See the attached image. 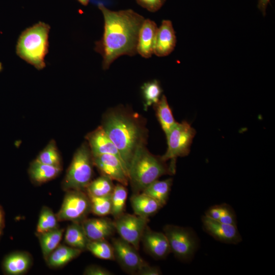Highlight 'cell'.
<instances>
[{"instance_id":"1","label":"cell","mask_w":275,"mask_h":275,"mask_svg":"<svg viewBox=\"0 0 275 275\" xmlns=\"http://www.w3.org/2000/svg\"><path fill=\"white\" fill-rule=\"evenodd\" d=\"M98 8L104 18V31L94 49L102 57V68L106 70L120 56L137 53L139 34L145 18L131 9L112 11L102 4Z\"/></svg>"},{"instance_id":"2","label":"cell","mask_w":275,"mask_h":275,"mask_svg":"<svg viewBox=\"0 0 275 275\" xmlns=\"http://www.w3.org/2000/svg\"><path fill=\"white\" fill-rule=\"evenodd\" d=\"M118 149L127 168L136 151L146 146L148 131L145 119L122 106L108 109L100 125Z\"/></svg>"},{"instance_id":"3","label":"cell","mask_w":275,"mask_h":275,"mask_svg":"<svg viewBox=\"0 0 275 275\" xmlns=\"http://www.w3.org/2000/svg\"><path fill=\"white\" fill-rule=\"evenodd\" d=\"M175 172L161 156L153 155L144 146L136 151L131 161L128 169L129 183L133 193H139L161 176Z\"/></svg>"},{"instance_id":"4","label":"cell","mask_w":275,"mask_h":275,"mask_svg":"<svg viewBox=\"0 0 275 275\" xmlns=\"http://www.w3.org/2000/svg\"><path fill=\"white\" fill-rule=\"evenodd\" d=\"M50 26L40 22L24 30L19 37L16 53L22 59L38 70L45 67Z\"/></svg>"},{"instance_id":"5","label":"cell","mask_w":275,"mask_h":275,"mask_svg":"<svg viewBox=\"0 0 275 275\" xmlns=\"http://www.w3.org/2000/svg\"><path fill=\"white\" fill-rule=\"evenodd\" d=\"M93 156L87 142L84 143L75 151L66 172L62 185L65 191L85 190L92 180Z\"/></svg>"},{"instance_id":"6","label":"cell","mask_w":275,"mask_h":275,"mask_svg":"<svg viewBox=\"0 0 275 275\" xmlns=\"http://www.w3.org/2000/svg\"><path fill=\"white\" fill-rule=\"evenodd\" d=\"M171 252L182 261L191 259L199 245L195 233L190 229L174 225H167L163 228Z\"/></svg>"},{"instance_id":"7","label":"cell","mask_w":275,"mask_h":275,"mask_svg":"<svg viewBox=\"0 0 275 275\" xmlns=\"http://www.w3.org/2000/svg\"><path fill=\"white\" fill-rule=\"evenodd\" d=\"M196 133L195 129L187 122H177L166 135L168 148L161 156L162 159L166 161L171 160V164L175 166L178 157L185 156L189 153Z\"/></svg>"},{"instance_id":"8","label":"cell","mask_w":275,"mask_h":275,"mask_svg":"<svg viewBox=\"0 0 275 275\" xmlns=\"http://www.w3.org/2000/svg\"><path fill=\"white\" fill-rule=\"evenodd\" d=\"M91 212L90 198L84 190L67 191L57 217L59 221L81 222Z\"/></svg>"},{"instance_id":"9","label":"cell","mask_w":275,"mask_h":275,"mask_svg":"<svg viewBox=\"0 0 275 275\" xmlns=\"http://www.w3.org/2000/svg\"><path fill=\"white\" fill-rule=\"evenodd\" d=\"M149 221L148 218L124 212L115 218L114 222L116 231L120 238L138 250L143 234Z\"/></svg>"},{"instance_id":"10","label":"cell","mask_w":275,"mask_h":275,"mask_svg":"<svg viewBox=\"0 0 275 275\" xmlns=\"http://www.w3.org/2000/svg\"><path fill=\"white\" fill-rule=\"evenodd\" d=\"M112 245L115 260L127 273L136 274L140 269L146 263L141 257L138 250L121 238H113Z\"/></svg>"},{"instance_id":"11","label":"cell","mask_w":275,"mask_h":275,"mask_svg":"<svg viewBox=\"0 0 275 275\" xmlns=\"http://www.w3.org/2000/svg\"><path fill=\"white\" fill-rule=\"evenodd\" d=\"M93 161L101 175L125 186L128 184V171L115 156L107 154L95 155L93 156Z\"/></svg>"},{"instance_id":"12","label":"cell","mask_w":275,"mask_h":275,"mask_svg":"<svg viewBox=\"0 0 275 275\" xmlns=\"http://www.w3.org/2000/svg\"><path fill=\"white\" fill-rule=\"evenodd\" d=\"M202 222L205 231L217 241L236 244L242 240L235 225L224 224L206 215L202 217Z\"/></svg>"},{"instance_id":"13","label":"cell","mask_w":275,"mask_h":275,"mask_svg":"<svg viewBox=\"0 0 275 275\" xmlns=\"http://www.w3.org/2000/svg\"><path fill=\"white\" fill-rule=\"evenodd\" d=\"M86 139L92 156L103 154L114 155L126 168L118 149L101 126L88 133Z\"/></svg>"},{"instance_id":"14","label":"cell","mask_w":275,"mask_h":275,"mask_svg":"<svg viewBox=\"0 0 275 275\" xmlns=\"http://www.w3.org/2000/svg\"><path fill=\"white\" fill-rule=\"evenodd\" d=\"M141 241L146 251L155 259H164L171 253L168 239L163 232L154 231L147 227Z\"/></svg>"},{"instance_id":"15","label":"cell","mask_w":275,"mask_h":275,"mask_svg":"<svg viewBox=\"0 0 275 275\" xmlns=\"http://www.w3.org/2000/svg\"><path fill=\"white\" fill-rule=\"evenodd\" d=\"M81 224L90 241L107 240L116 232L114 221L106 217L86 218Z\"/></svg>"},{"instance_id":"16","label":"cell","mask_w":275,"mask_h":275,"mask_svg":"<svg viewBox=\"0 0 275 275\" xmlns=\"http://www.w3.org/2000/svg\"><path fill=\"white\" fill-rule=\"evenodd\" d=\"M176 44V37L172 22L169 20H163L157 29L154 54L163 57L170 54Z\"/></svg>"},{"instance_id":"17","label":"cell","mask_w":275,"mask_h":275,"mask_svg":"<svg viewBox=\"0 0 275 275\" xmlns=\"http://www.w3.org/2000/svg\"><path fill=\"white\" fill-rule=\"evenodd\" d=\"M157 29L154 21L145 19L139 32L136 47L137 53L144 58H149L154 54Z\"/></svg>"},{"instance_id":"18","label":"cell","mask_w":275,"mask_h":275,"mask_svg":"<svg viewBox=\"0 0 275 275\" xmlns=\"http://www.w3.org/2000/svg\"><path fill=\"white\" fill-rule=\"evenodd\" d=\"M130 203L135 214L148 218L163 207L157 201L142 192L133 194Z\"/></svg>"},{"instance_id":"19","label":"cell","mask_w":275,"mask_h":275,"mask_svg":"<svg viewBox=\"0 0 275 275\" xmlns=\"http://www.w3.org/2000/svg\"><path fill=\"white\" fill-rule=\"evenodd\" d=\"M32 263L30 255L25 252H15L8 255L3 262L6 273L10 275L21 274L29 269Z\"/></svg>"},{"instance_id":"20","label":"cell","mask_w":275,"mask_h":275,"mask_svg":"<svg viewBox=\"0 0 275 275\" xmlns=\"http://www.w3.org/2000/svg\"><path fill=\"white\" fill-rule=\"evenodd\" d=\"M62 171V166L42 163L35 160L29 169L31 179L37 183H43L57 177Z\"/></svg>"},{"instance_id":"21","label":"cell","mask_w":275,"mask_h":275,"mask_svg":"<svg viewBox=\"0 0 275 275\" xmlns=\"http://www.w3.org/2000/svg\"><path fill=\"white\" fill-rule=\"evenodd\" d=\"M64 241L68 245L82 252L87 250L90 240L84 230L81 222H72L67 228Z\"/></svg>"},{"instance_id":"22","label":"cell","mask_w":275,"mask_h":275,"mask_svg":"<svg viewBox=\"0 0 275 275\" xmlns=\"http://www.w3.org/2000/svg\"><path fill=\"white\" fill-rule=\"evenodd\" d=\"M82 251L67 245H59L47 257L46 260L51 267L63 266L78 257Z\"/></svg>"},{"instance_id":"23","label":"cell","mask_w":275,"mask_h":275,"mask_svg":"<svg viewBox=\"0 0 275 275\" xmlns=\"http://www.w3.org/2000/svg\"><path fill=\"white\" fill-rule=\"evenodd\" d=\"M153 107L161 127L167 135L177 122L175 120L165 95H162Z\"/></svg>"},{"instance_id":"24","label":"cell","mask_w":275,"mask_h":275,"mask_svg":"<svg viewBox=\"0 0 275 275\" xmlns=\"http://www.w3.org/2000/svg\"><path fill=\"white\" fill-rule=\"evenodd\" d=\"M172 182V178L156 180L147 186L142 193L153 198L163 206L168 200Z\"/></svg>"},{"instance_id":"25","label":"cell","mask_w":275,"mask_h":275,"mask_svg":"<svg viewBox=\"0 0 275 275\" xmlns=\"http://www.w3.org/2000/svg\"><path fill=\"white\" fill-rule=\"evenodd\" d=\"M64 230L59 227L39 234V240L42 254L46 260L48 256L59 246Z\"/></svg>"},{"instance_id":"26","label":"cell","mask_w":275,"mask_h":275,"mask_svg":"<svg viewBox=\"0 0 275 275\" xmlns=\"http://www.w3.org/2000/svg\"><path fill=\"white\" fill-rule=\"evenodd\" d=\"M114 186L113 180L106 176L101 175L96 179L92 180L85 190L88 195L106 197L112 195Z\"/></svg>"},{"instance_id":"27","label":"cell","mask_w":275,"mask_h":275,"mask_svg":"<svg viewBox=\"0 0 275 275\" xmlns=\"http://www.w3.org/2000/svg\"><path fill=\"white\" fill-rule=\"evenodd\" d=\"M127 198V189L126 186L119 183L115 185L111 195L112 210L111 213L114 218L124 212Z\"/></svg>"},{"instance_id":"28","label":"cell","mask_w":275,"mask_h":275,"mask_svg":"<svg viewBox=\"0 0 275 275\" xmlns=\"http://www.w3.org/2000/svg\"><path fill=\"white\" fill-rule=\"evenodd\" d=\"M141 89L144 109L147 110L149 106L154 105L159 101L162 90L159 81L155 79L145 82Z\"/></svg>"},{"instance_id":"29","label":"cell","mask_w":275,"mask_h":275,"mask_svg":"<svg viewBox=\"0 0 275 275\" xmlns=\"http://www.w3.org/2000/svg\"><path fill=\"white\" fill-rule=\"evenodd\" d=\"M87 250L99 259L115 261L113 246L106 240H90Z\"/></svg>"},{"instance_id":"30","label":"cell","mask_w":275,"mask_h":275,"mask_svg":"<svg viewBox=\"0 0 275 275\" xmlns=\"http://www.w3.org/2000/svg\"><path fill=\"white\" fill-rule=\"evenodd\" d=\"M35 160L48 165L61 166V158L56 142L53 140L50 141Z\"/></svg>"},{"instance_id":"31","label":"cell","mask_w":275,"mask_h":275,"mask_svg":"<svg viewBox=\"0 0 275 275\" xmlns=\"http://www.w3.org/2000/svg\"><path fill=\"white\" fill-rule=\"evenodd\" d=\"M57 215L47 207L41 211L37 226V232L41 234L58 228Z\"/></svg>"},{"instance_id":"32","label":"cell","mask_w":275,"mask_h":275,"mask_svg":"<svg viewBox=\"0 0 275 275\" xmlns=\"http://www.w3.org/2000/svg\"><path fill=\"white\" fill-rule=\"evenodd\" d=\"M88 196L91 202V212L100 217H104L111 214V195L106 197H95L91 195Z\"/></svg>"},{"instance_id":"33","label":"cell","mask_w":275,"mask_h":275,"mask_svg":"<svg viewBox=\"0 0 275 275\" xmlns=\"http://www.w3.org/2000/svg\"><path fill=\"white\" fill-rule=\"evenodd\" d=\"M224 224L236 225V216L233 208L227 204H224L222 215L218 219Z\"/></svg>"},{"instance_id":"34","label":"cell","mask_w":275,"mask_h":275,"mask_svg":"<svg viewBox=\"0 0 275 275\" xmlns=\"http://www.w3.org/2000/svg\"><path fill=\"white\" fill-rule=\"evenodd\" d=\"M137 3L148 11L154 12L159 10L166 0H135Z\"/></svg>"},{"instance_id":"35","label":"cell","mask_w":275,"mask_h":275,"mask_svg":"<svg viewBox=\"0 0 275 275\" xmlns=\"http://www.w3.org/2000/svg\"><path fill=\"white\" fill-rule=\"evenodd\" d=\"M85 275H112L113 273L107 269L97 265L88 266L84 272Z\"/></svg>"},{"instance_id":"36","label":"cell","mask_w":275,"mask_h":275,"mask_svg":"<svg viewBox=\"0 0 275 275\" xmlns=\"http://www.w3.org/2000/svg\"><path fill=\"white\" fill-rule=\"evenodd\" d=\"M224 204L215 205L210 207L206 212L205 215L216 221H218L223 211Z\"/></svg>"},{"instance_id":"37","label":"cell","mask_w":275,"mask_h":275,"mask_svg":"<svg viewBox=\"0 0 275 275\" xmlns=\"http://www.w3.org/2000/svg\"><path fill=\"white\" fill-rule=\"evenodd\" d=\"M162 272L159 267L151 266L147 263L138 271V275H160Z\"/></svg>"},{"instance_id":"38","label":"cell","mask_w":275,"mask_h":275,"mask_svg":"<svg viewBox=\"0 0 275 275\" xmlns=\"http://www.w3.org/2000/svg\"><path fill=\"white\" fill-rule=\"evenodd\" d=\"M257 7L262 15L265 16L266 15V9L270 0H257Z\"/></svg>"},{"instance_id":"39","label":"cell","mask_w":275,"mask_h":275,"mask_svg":"<svg viewBox=\"0 0 275 275\" xmlns=\"http://www.w3.org/2000/svg\"><path fill=\"white\" fill-rule=\"evenodd\" d=\"M4 226V217L3 212L0 208V230L2 231Z\"/></svg>"},{"instance_id":"40","label":"cell","mask_w":275,"mask_h":275,"mask_svg":"<svg viewBox=\"0 0 275 275\" xmlns=\"http://www.w3.org/2000/svg\"><path fill=\"white\" fill-rule=\"evenodd\" d=\"M77 1L84 6L87 5L89 2V0H77Z\"/></svg>"},{"instance_id":"41","label":"cell","mask_w":275,"mask_h":275,"mask_svg":"<svg viewBox=\"0 0 275 275\" xmlns=\"http://www.w3.org/2000/svg\"><path fill=\"white\" fill-rule=\"evenodd\" d=\"M1 232H2V231L0 230V236L1 235Z\"/></svg>"}]
</instances>
